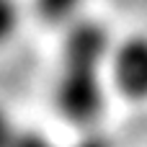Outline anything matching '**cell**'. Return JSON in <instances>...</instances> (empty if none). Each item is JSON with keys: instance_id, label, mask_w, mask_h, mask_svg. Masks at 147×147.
Here are the masks:
<instances>
[{"instance_id": "obj_2", "label": "cell", "mask_w": 147, "mask_h": 147, "mask_svg": "<svg viewBox=\"0 0 147 147\" xmlns=\"http://www.w3.org/2000/svg\"><path fill=\"white\" fill-rule=\"evenodd\" d=\"M109 78L129 101H147V36L132 34L111 47Z\"/></svg>"}, {"instance_id": "obj_5", "label": "cell", "mask_w": 147, "mask_h": 147, "mask_svg": "<svg viewBox=\"0 0 147 147\" xmlns=\"http://www.w3.org/2000/svg\"><path fill=\"white\" fill-rule=\"evenodd\" d=\"M13 147H59L49 134L39 132V129H28V127H21L18 132V140Z\"/></svg>"}, {"instance_id": "obj_1", "label": "cell", "mask_w": 147, "mask_h": 147, "mask_svg": "<svg viewBox=\"0 0 147 147\" xmlns=\"http://www.w3.org/2000/svg\"><path fill=\"white\" fill-rule=\"evenodd\" d=\"M111 36L101 21L75 18L67 26L54 103L62 119L80 129H90L103 111V78L109 72Z\"/></svg>"}, {"instance_id": "obj_7", "label": "cell", "mask_w": 147, "mask_h": 147, "mask_svg": "<svg viewBox=\"0 0 147 147\" xmlns=\"http://www.w3.org/2000/svg\"><path fill=\"white\" fill-rule=\"evenodd\" d=\"M72 147H114V145H111V140H109L106 134H101V132H90V129H88V132H85Z\"/></svg>"}, {"instance_id": "obj_4", "label": "cell", "mask_w": 147, "mask_h": 147, "mask_svg": "<svg viewBox=\"0 0 147 147\" xmlns=\"http://www.w3.org/2000/svg\"><path fill=\"white\" fill-rule=\"evenodd\" d=\"M21 18L23 10L18 0H0V47L13 41V36L21 28Z\"/></svg>"}, {"instance_id": "obj_6", "label": "cell", "mask_w": 147, "mask_h": 147, "mask_svg": "<svg viewBox=\"0 0 147 147\" xmlns=\"http://www.w3.org/2000/svg\"><path fill=\"white\" fill-rule=\"evenodd\" d=\"M21 127L16 124V119L8 114L5 106H0V147H13L18 140Z\"/></svg>"}, {"instance_id": "obj_3", "label": "cell", "mask_w": 147, "mask_h": 147, "mask_svg": "<svg viewBox=\"0 0 147 147\" xmlns=\"http://www.w3.org/2000/svg\"><path fill=\"white\" fill-rule=\"evenodd\" d=\"M85 0H34L36 13L52 26H70Z\"/></svg>"}]
</instances>
